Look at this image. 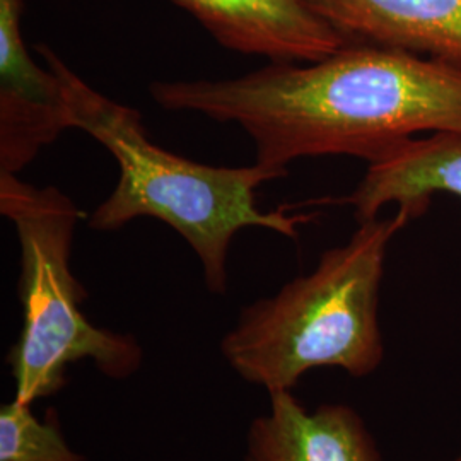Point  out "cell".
I'll use <instances>...</instances> for the list:
<instances>
[{
    "label": "cell",
    "instance_id": "cell-6",
    "mask_svg": "<svg viewBox=\"0 0 461 461\" xmlns=\"http://www.w3.org/2000/svg\"><path fill=\"white\" fill-rule=\"evenodd\" d=\"M224 49L308 64L346 47L344 36L304 0H173Z\"/></svg>",
    "mask_w": 461,
    "mask_h": 461
},
{
    "label": "cell",
    "instance_id": "cell-8",
    "mask_svg": "<svg viewBox=\"0 0 461 461\" xmlns=\"http://www.w3.org/2000/svg\"><path fill=\"white\" fill-rule=\"evenodd\" d=\"M268 411L251 420L247 461H383L363 417L348 405L308 411L293 392L268 393Z\"/></svg>",
    "mask_w": 461,
    "mask_h": 461
},
{
    "label": "cell",
    "instance_id": "cell-11",
    "mask_svg": "<svg viewBox=\"0 0 461 461\" xmlns=\"http://www.w3.org/2000/svg\"><path fill=\"white\" fill-rule=\"evenodd\" d=\"M455 461H461V451H460V455H458V456H456V460Z\"/></svg>",
    "mask_w": 461,
    "mask_h": 461
},
{
    "label": "cell",
    "instance_id": "cell-4",
    "mask_svg": "<svg viewBox=\"0 0 461 461\" xmlns=\"http://www.w3.org/2000/svg\"><path fill=\"white\" fill-rule=\"evenodd\" d=\"M0 212L16 228L21 331L7 354L14 400L33 405L66 386L68 367L91 361L103 376L123 381L144 364V348L129 333L91 323L87 297L70 270L76 228L84 212L55 186H34L0 173Z\"/></svg>",
    "mask_w": 461,
    "mask_h": 461
},
{
    "label": "cell",
    "instance_id": "cell-7",
    "mask_svg": "<svg viewBox=\"0 0 461 461\" xmlns=\"http://www.w3.org/2000/svg\"><path fill=\"white\" fill-rule=\"evenodd\" d=\"M347 43L403 50L461 68V0H304Z\"/></svg>",
    "mask_w": 461,
    "mask_h": 461
},
{
    "label": "cell",
    "instance_id": "cell-2",
    "mask_svg": "<svg viewBox=\"0 0 461 461\" xmlns=\"http://www.w3.org/2000/svg\"><path fill=\"white\" fill-rule=\"evenodd\" d=\"M36 51L57 76L68 129L91 135L118 165L115 190L89 217V228L116 230L137 217H154L176 230L195 251L207 289L224 296L230 287L228 258L232 238L247 228L274 230L297 240L313 214L285 209L264 212L257 188L284 175L255 163L243 167L207 166L169 152L149 139L142 115L101 95L47 47Z\"/></svg>",
    "mask_w": 461,
    "mask_h": 461
},
{
    "label": "cell",
    "instance_id": "cell-9",
    "mask_svg": "<svg viewBox=\"0 0 461 461\" xmlns=\"http://www.w3.org/2000/svg\"><path fill=\"white\" fill-rule=\"evenodd\" d=\"M446 194L461 200V132L413 137L367 165L361 183L339 200L354 207L359 222L376 219L388 205H420Z\"/></svg>",
    "mask_w": 461,
    "mask_h": 461
},
{
    "label": "cell",
    "instance_id": "cell-5",
    "mask_svg": "<svg viewBox=\"0 0 461 461\" xmlns=\"http://www.w3.org/2000/svg\"><path fill=\"white\" fill-rule=\"evenodd\" d=\"M23 0H0V173L17 175L68 131L62 87L23 40Z\"/></svg>",
    "mask_w": 461,
    "mask_h": 461
},
{
    "label": "cell",
    "instance_id": "cell-3",
    "mask_svg": "<svg viewBox=\"0 0 461 461\" xmlns=\"http://www.w3.org/2000/svg\"><path fill=\"white\" fill-rule=\"evenodd\" d=\"M426 207L398 205L393 217L359 222L342 247L277 294L245 306L221 340L230 369L267 393L293 392L320 367L366 378L384 357L379 293L393 238Z\"/></svg>",
    "mask_w": 461,
    "mask_h": 461
},
{
    "label": "cell",
    "instance_id": "cell-10",
    "mask_svg": "<svg viewBox=\"0 0 461 461\" xmlns=\"http://www.w3.org/2000/svg\"><path fill=\"white\" fill-rule=\"evenodd\" d=\"M0 461H86L62 434L55 413L38 419L30 403L11 400L0 407Z\"/></svg>",
    "mask_w": 461,
    "mask_h": 461
},
{
    "label": "cell",
    "instance_id": "cell-1",
    "mask_svg": "<svg viewBox=\"0 0 461 461\" xmlns=\"http://www.w3.org/2000/svg\"><path fill=\"white\" fill-rule=\"evenodd\" d=\"M149 93L169 112L240 125L257 163L284 176L301 158L371 163L420 133L461 132V68L366 43L308 64L270 62L234 79L161 81Z\"/></svg>",
    "mask_w": 461,
    "mask_h": 461
}]
</instances>
